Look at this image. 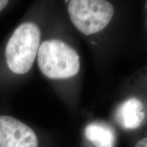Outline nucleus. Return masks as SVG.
<instances>
[{
    "mask_svg": "<svg viewBox=\"0 0 147 147\" xmlns=\"http://www.w3.org/2000/svg\"><path fill=\"white\" fill-rule=\"evenodd\" d=\"M41 32L33 22L20 24L7 42L5 59L11 72L23 75L32 68L40 46Z\"/></svg>",
    "mask_w": 147,
    "mask_h": 147,
    "instance_id": "nucleus-1",
    "label": "nucleus"
},
{
    "mask_svg": "<svg viewBox=\"0 0 147 147\" xmlns=\"http://www.w3.org/2000/svg\"><path fill=\"white\" fill-rule=\"evenodd\" d=\"M37 59L41 72L53 80L71 78L80 70L78 53L60 40H47L40 44Z\"/></svg>",
    "mask_w": 147,
    "mask_h": 147,
    "instance_id": "nucleus-2",
    "label": "nucleus"
},
{
    "mask_svg": "<svg viewBox=\"0 0 147 147\" xmlns=\"http://www.w3.org/2000/svg\"><path fill=\"white\" fill-rule=\"evenodd\" d=\"M73 25L82 34H96L109 24L115 13L113 4L105 0H72L67 7Z\"/></svg>",
    "mask_w": 147,
    "mask_h": 147,
    "instance_id": "nucleus-3",
    "label": "nucleus"
},
{
    "mask_svg": "<svg viewBox=\"0 0 147 147\" xmlns=\"http://www.w3.org/2000/svg\"><path fill=\"white\" fill-rule=\"evenodd\" d=\"M0 147H38V139L27 125L11 116L1 115Z\"/></svg>",
    "mask_w": 147,
    "mask_h": 147,
    "instance_id": "nucleus-4",
    "label": "nucleus"
},
{
    "mask_svg": "<svg viewBox=\"0 0 147 147\" xmlns=\"http://www.w3.org/2000/svg\"><path fill=\"white\" fill-rule=\"evenodd\" d=\"M143 104L136 98H131L121 104L117 113V119L121 125L127 129H134L144 119Z\"/></svg>",
    "mask_w": 147,
    "mask_h": 147,
    "instance_id": "nucleus-5",
    "label": "nucleus"
},
{
    "mask_svg": "<svg viewBox=\"0 0 147 147\" xmlns=\"http://www.w3.org/2000/svg\"><path fill=\"white\" fill-rule=\"evenodd\" d=\"M87 138L96 147H114L116 136L112 127L106 124L93 123L84 130Z\"/></svg>",
    "mask_w": 147,
    "mask_h": 147,
    "instance_id": "nucleus-6",
    "label": "nucleus"
},
{
    "mask_svg": "<svg viewBox=\"0 0 147 147\" xmlns=\"http://www.w3.org/2000/svg\"><path fill=\"white\" fill-rule=\"evenodd\" d=\"M135 147H147V137L139 140L136 143Z\"/></svg>",
    "mask_w": 147,
    "mask_h": 147,
    "instance_id": "nucleus-7",
    "label": "nucleus"
},
{
    "mask_svg": "<svg viewBox=\"0 0 147 147\" xmlns=\"http://www.w3.org/2000/svg\"><path fill=\"white\" fill-rule=\"evenodd\" d=\"M9 3V1H5V0H0V12L4 10L5 7L8 5Z\"/></svg>",
    "mask_w": 147,
    "mask_h": 147,
    "instance_id": "nucleus-8",
    "label": "nucleus"
},
{
    "mask_svg": "<svg viewBox=\"0 0 147 147\" xmlns=\"http://www.w3.org/2000/svg\"><path fill=\"white\" fill-rule=\"evenodd\" d=\"M144 5H145V8H146V10H147V1H145V4H144ZM146 26H147V20H146Z\"/></svg>",
    "mask_w": 147,
    "mask_h": 147,
    "instance_id": "nucleus-9",
    "label": "nucleus"
}]
</instances>
